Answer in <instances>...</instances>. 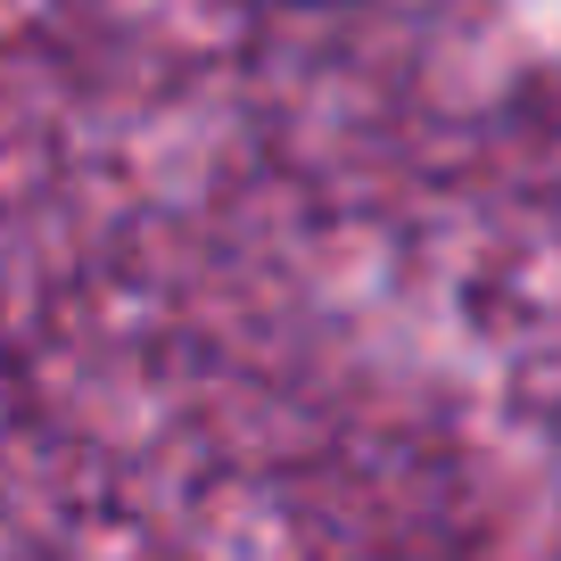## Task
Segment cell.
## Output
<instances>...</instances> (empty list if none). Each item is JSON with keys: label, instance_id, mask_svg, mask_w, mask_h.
I'll return each mask as SVG.
<instances>
[{"label": "cell", "instance_id": "1", "mask_svg": "<svg viewBox=\"0 0 561 561\" xmlns=\"http://www.w3.org/2000/svg\"><path fill=\"white\" fill-rule=\"evenodd\" d=\"M256 9H289V18H331V9H364V0H256Z\"/></svg>", "mask_w": 561, "mask_h": 561}, {"label": "cell", "instance_id": "2", "mask_svg": "<svg viewBox=\"0 0 561 561\" xmlns=\"http://www.w3.org/2000/svg\"><path fill=\"white\" fill-rule=\"evenodd\" d=\"M553 455H561V397H553Z\"/></svg>", "mask_w": 561, "mask_h": 561}]
</instances>
